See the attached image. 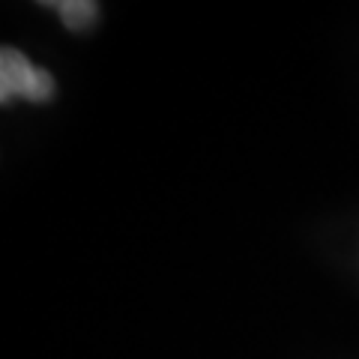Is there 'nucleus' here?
<instances>
[{"label":"nucleus","instance_id":"obj_1","mask_svg":"<svg viewBox=\"0 0 359 359\" xmlns=\"http://www.w3.org/2000/svg\"><path fill=\"white\" fill-rule=\"evenodd\" d=\"M54 93V78L33 66L18 48L0 51V99L13 102V99H30V102H45Z\"/></svg>","mask_w":359,"mask_h":359},{"label":"nucleus","instance_id":"obj_2","mask_svg":"<svg viewBox=\"0 0 359 359\" xmlns=\"http://www.w3.org/2000/svg\"><path fill=\"white\" fill-rule=\"evenodd\" d=\"M60 13V18L69 25L72 30H84L87 25H93L99 15V6L90 0H63V4H51Z\"/></svg>","mask_w":359,"mask_h":359}]
</instances>
